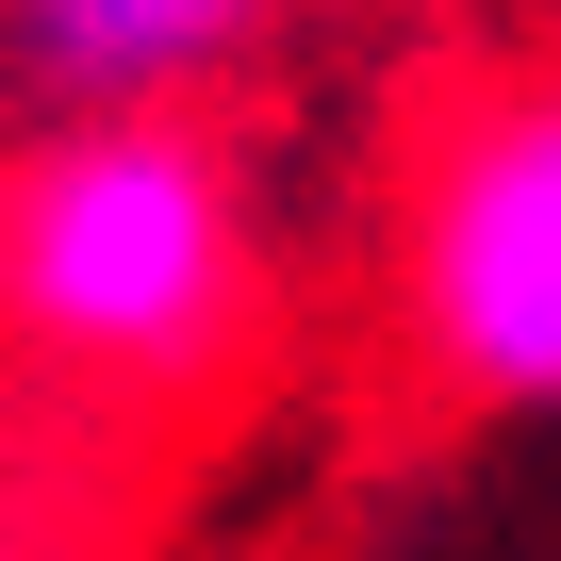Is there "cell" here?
Wrapping results in <instances>:
<instances>
[{"label":"cell","mask_w":561,"mask_h":561,"mask_svg":"<svg viewBox=\"0 0 561 561\" xmlns=\"http://www.w3.org/2000/svg\"><path fill=\"white\" fill-rule=\"evenodd\" d=\"M0 331L67 380L165 397L248 331V215L231 165L165 116H100L0 165Z\"/></svg>","instance_id":"1"},{"label":"cell","mask_w":561,"mask_h":561,"mask_svg":"<svg viewBox=\"0 0 561 561\" xmlns=\"http://www.w3.org/2000/svg\"><path fill=\"white\" fill-rule=\"evenodd\" d=\"M397 298L462 397H512V413L561 397V83H512L430 149Z\"/></svg>","instance_id":"2"},{"label":"cell","mask_w":561,"mask_h":561,"mask_svg":"<svg viewBox=\"0 0 561 561\" xmlns=\"http://www.w3.org/2000/svg\"><path fill=\"white\" fill-rule=\"evenodd\" d=\"M264 0H18V50L83 100H149V83H198Z\"/></svg>","instance_id":"3"}]
</instances>
